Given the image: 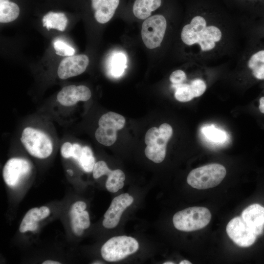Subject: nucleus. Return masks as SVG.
<instances>
[{
  "label": "nucleus",
  "instance_id": "4468645a",
  "mask_svg": "<svg viewBox=\"0 0 264 264\" xmlns=\"http://www.w3.org/2000/svg\"><path fill=\"white\" fill-rule=\"evenodd\" d=\"M91 93L87 87L84 85H69L64 87L58 93L57 99L62 105L71 106L79 101L89 100Z\"/></svg>",
  "mask_w": 264,
  "mask_h": 264
},
{
  "label": "nucleus",
  "instance_id": "9b49d317",
  "mask_svg": "<svg viewBox=\"0 0 264 264\" xmlns=\"http://www.w3.org/2000/svg\"><path fill=\"white\" fill-rule=\"evenodd\" d=\"M103 175H107L106 187L110 192L115 193L123 188L124 185L125 175L120 169L111 170L106 162L99 161L95 163L93 170V176L97 179Z\"/></svg>",
  "mask_w": 264,
  "mask_h": 264
},
{
  "label": "nucleus",
  "instance_id": "f704fd0d",
  "mask_svg": "<svg viewBox=\"0 0 264 264\" xmlns=\"http://www.w3.org/2000/svg\"><path fill=\"white\" fill-rule=\"evenodd\" d=\"M42 264H60L61 263L57 261H54L52 260H46V261H44Z\"/></svg>",
  "mask_w": 264,
  "mask_h": 264
},
{
  "label": "nucleus",
  "instance_id": "0eeeda50",
  "mask_svg": "<svg viewBox=\"0 0 264 264\" xmlns=\"http://www.w3.org/2000/svg\"><path fill=\"white\" fill-rule=\"evenodd\" d=\"M125 123V118L118 113L110 111L103 114L95 133L96 140L104 146H111L116 140L117 131L122 129Z\"/></svg>",
  "mask_w": 264,
  "mask_h": 264
},
{
  "label": "nucleus",
  "instance_id": "423d86ee",
  "mask_svg": "<svg viewBox=\"0 0 264 264\" xmlns=\"http://www.w3.org/2000/svg\"><path fill=\"white\" fill-rule=\"evenodd\" d=\"M21 142L31 155L38 158H45L50 155L53 150L52 143L44 132L26 127L22 131Z\"/></svg>",
  "mask_w": 264,
  "mask_h": 264
},
{
  "label": "nucleus",
  "instance_id": "f257e3e1",
  "mask_svg": "<svg viewBox=\"0 0 264 264\" xmlns=\"http://www.w3.org/2000/svg\"><path fill=\"white\" fill-rule=\"evenodd\" d=\"M221 32L216 26H206L205 20L198 16L193 18L190 23L185 25L182 28L181 38L187 45L198 44L202 51L212 49L215 46V42L221 38Z\"/></svg>",
  "mask_w": 264,
  "mask_h": 264
},
{
  "label": "nucleus",
  "instance_id": "c85d7f7f",
  "mask_svg": "<svg viewBox=\"0 0 264 264\" xmlns=\"http://www.w3.org/2000/svg\"><path fill=\"white\" fill-rule=\"evenodd\" d=\"M186 79V74L180 69L174 71L170 76V80L174 84L182 83Z\"/></svg>",
  "mask_w": 264,
  "mask_h": 264
},
{
  "label": "nucleus",
  "instance_id": "c756f323",
  "mask_svg": "<svg viewBox=\"0 0 264 264\" xmlns=\"http://www.w3.org/2000/svg\"><path fill=\"white\" fill-rule=\"evenodd\" d=\"M86 207L87 205L85 202L82 201H76L72 205L69 213L81 214L85 210Z\"/></svg>",
  "mask_w": 264,
  "mask_h": 264
},
{
  "label": "nucleus",
  "instance_id": "dca6fc26",
  "mask_svg": "<svg viewBox=\"0 0 264 264\" xmlns=\"http://www.w3.org/2000/svg\"><path fill=\"white\" fill-rule=\"evenodd\" d=\"M119 0H91L94 18L98 22L105 23L113 16Z\"/></svg>",
  "mask_w": 264,
  "mask_h": 264
},
{
  "label": "nucleus",
  "instance_id": "7ed1b4c3",
  "mask_svg": "<svg viewBox=\"0 0 264 264\" xmlns=\"http://www.w3.org/2000/svg\"><path fill=\"white\" fill-rule=\"evenodd\" d=\"M226 174L225 167L218 163L209 164L192 170L187 182L192 187L203 190L218 185Z\"/></svg>",
  "mask_w": 264,
  "mask_h": 264
},
{
  "label": "nucleus",
  "instance_id": "39448f33",
  "mask_svg": "<svg viewBox=\"0 0 264 264\" xmlns=\"http://www.w3.org/2000/svg\"><path fill=\"white\" fill-rule=\"evenodd\" d=\"M138 248L139 244L135 239L127 236H115L104 244L101 253L105 261L113 262L134 253Z\"/></svg>",
  "mask_w": 264,
  "mask_h": 264
},
{
  "label": "nucleus",
  "instance_id": "7c9ffc66",
  "mask_svg": "<svg viewBox=\"0 0 264 264\" xmlns=\"http://www.w3.org/2000/svg\"><path fill=\"white\" fill-rule=\"evenodd\" d=\"M72 151V144L70 142L64 143L61 147V153L62 156L67 158L71 157Z\"/></svg>",
  "mask_w": 264,
  "mask_h": 264
},
{
  "label": "nucleus",
  "instance_id": "f03ea898",
  "mask_svg": "<svg viewBox=\"0 0 264 264\" xmlns=\"http://www.w3.org/2000/svg\"><path fill=\"white\" fill-rule=\"evenodd\" d=\"M173 134V129L167 123L161 124L159 128L152 127L147 132L145 142L146 157L154 163L162 162L166 156V146Z\"/></svg>",
  "mask_w": 264,
  "mask_h": 264
},
{
  "label": "nucleus",
  "instance_id": "5701e85b",
  "mask_svg": "<svg viewBox=\"0 0 264 264\" xmlns=\"http://www.w3.org/2000/svg\"><path fill=\"white\" fill-rule=\"evenodd\" d=\"M70 224L73 232L80 233L82 230L88 228L90 224L89 216L87 211L84 210L79 214L69 213Z\"/></svg>",
  "mask_w": 264,
  "mask_h": 264
},
{
  "label": "nucleus",
  "instance_id": "f3484780",
  "mask_svg": "<svg viewBox=\"0 0 264 264\" xmlns=\"http://www.w3.org/2000/svg\"><path fill=\"white\" fill-rule=\"evenodd\" d=\"M161 0H135L132 12L134 15L139 19H146L151 13L159 8Z\"/></svg>",
  "mask_w": 264,
  "mask_h": 264
},
{
  "label": "nucleus",
  "instance_id": "e433bc0d",
  "mask_svg": "<svg viewBox=\"0 0 264 264\" xmlns=\"http://www.w3.org/2000/svg\"><path fill=\"white\" fill-rule=\"evenodd\" d=\"M67 172L69 174V175L70 176H72L73 174V171L69 169V170H67Z\"/></svg>",
  "mask_w": 264,
  "mask_h": 264
},
{
  "label": "nucleus",
  "instance_id": "6e6552de",
  "mask_svg": "<svg viewBox=\"0 0 264 264\" xmlns=\"http://www.w3.org/2000/svg\"><path fill=\"white\" fill-rule=\"evenodd\" d=\"M167 27L165 17L155 15L147 18L142 23L141 37L146 46L154 49L160 45Z\"/></svg>",
  "mask_w": 264,
  "mask_h": 264
},
{
  "label": "nucleus",
  "instance_id": "a211bd4d",
  "mask_svg": "<svg viewBox=\"0 0 264 264\" xmlns=\"http://www.w3.org/2000/svg\"><path fill=\"white\" fill-rule=\"evenodd\" d=\"M42 22L43 26L48 30L52 28L64 31L67 26L68 20L63 13L49 12L44 16Z\"/></svg>",
  "mask_w": 264,
  "mask_h": 264
},
{
  "label": "nucleus",
  "instance_id": "72a5a7b5",
  "mask_svg": "<svg viewBox=\"0 0 264 264\" xmlns=\"http://www.w3.org/2000/svg\"><path fill=\"white\" fill-rule=\"evenodd\" d=\"M259 101V110L262 113H264V97H261Z\"/></svg>",
  "mask_w": 264,
  "mask_h": 264
},
{
  "label": "nucleus",
  "instance_id": "58836bf2",
  "mask_svg": "<svg viewBox=\"0 0 264 264\" xmlns=\"http://www.w3.org/2000/svg\"><path fill=\"white\" fill-rule=\"evenodd\" d=\"M93 264H103V263H101V262H95V263H93Z\"/></svg>",
  "mask_w": 264,
  "mask_h": 264
},
{
  "label": "nucleus",
  "instance_id": "393cba45",
  "mask_svg": "<svg viewBox=\"0 0 264 264\" xmlns=\"http://www.w3.org/2000/svg\"><path fill=\"white\" fill-rule=\"evenodd\" d=\"M80 166L86 172L93 171L95 162L91 149L87 146L82 147L80 155L77 160Z\"/></svg>",
  "mask_w": 264,
  "mask_h": 264
},
{
  "label": "nucleus",
  "instance_id": "412c9836",
  "mask_svg": "<svg viewBox=\"0 0 264 264\" xmlns=\"http://www.w3.org/2000/svg\"><path fill=\"white\" fill-rule=\"evenodd\" d=\"M127 57L121 51L114 52L109 63V70L111 75L118 77L122 75L127 67Z\"/></svg>",
  "mask_w": 264,
  "mask_h": 264
},
{
  "label": "nucleus",
  "instance_id": "f8f14e48",
  "mask_svg": "<svg viewBox=\"0 0 264 264\" xmlns=\"http://www.w3.org/2000/svg\"><path fill=\"white\" fill-rule=\"evenodd\" d=\"M88 63V57L84 54L67 56L61 62L58 75L63 80L79 75L86 70Z\"/></svg>",
  "mask_w": 264,
  "mask_h": 264
},
{
  "label": "nucleus",
  "instance_id": "aec40b11",
  "mask_svg": "<svg viewBox=\"0 0 264 264\" xmlns=\"http://www.w3.org/2000/svg\"><path fill=\"white\" fill-rule=\"evenodd\" d=\"M42 220L39 208H31L26 213L21 222L19 228L20 232L35 231L38 227V222Z\"/></svg>",
  "mask_w": 264,
  "mask_h": 264
},
{
  "label": "nucleus",
  "instance_id": "ddd939ff",
  "mask_svg": "<svg viewBox=\"0 0 264 264\" xmlns=\"http://www.w3.org/2000/svg\"><path fill=\"white\" fill-rule=\"evenodd\" d=\"M31 170L29 162L23 158H12L5 163L2 176L6 184L11 187L16 186L20 178L28 173Z\"/></svg>",
  "mask_w": 264,
  "mask_h": 264
},
{
  "label": "nucleus",
  "instance_id": "cd10ccee",
  "mask_svg": "<svg viewBox=\"0 0 264 264\" xmlns=\"http://www.w3.org/2000/svg\"><path fill=\"white\" fill-rule=\"evenodd\" d=\"M195 97L201 96L205 92L206 85L204 82L200 79L193 80L190 84Z\"/></svg>",
  "mask_w": 264,
  "mask_h": 264
},
{
  "label": "nucleus",
  "instance_id": "a878e982",
  "mask_svg": "<svg viewBox=\"0 0 264 264\" xmlns=\"http://www.w3.org/2000/svg\"><path fill=\"white\" fill-rule=\"evenodd\" d=\"M172 86L176 89L175 97L177 101L186 102L191 101L195 97L190 84H173Z\"/></svg>",
  "mask_w": 264,
  "mask_h": 264
},
{
  "label": "nucleus",
  "instance_id": "b1692460",
  "mask_svg": "<svg viewBox=\"0 0 264 264\" xmlns=\"http://www.w3.org/2000/svg\"><path fill=\"white\" fill-rule=\"evenodd\" d=\"M201 132L204 137L213 143L221 144L227 139L226 132L214 125L206 126L201 128Z\"/></svg>",
  "mask_w": 264,
  "mask_h": 264
},
{
  "label": "nucleus",
  "instance_id": "bb28decb",
  "mask_svg": "<svg viewBox=\"0 0 264 264\" xmlns=\"http://www.w3.org/2000/svg\"><path fill=\"white\" fill-rule=\"evenodd\" d=\"M53 47L56 53L61 56H71L75 53V49L62 41L57 40L54 42Z\"/></svg>",
  "mask_w": 264,
  "mask_h": 264
},
{
  "label": "nucleus",
  "instance_id": "20e7f679",
  "mask_svg": "<svg viewBox=\"0 0 264 264\" xmlns=\"http://www.w3.org/2000/svg\"><path fill=\"white\" fill-rule=\"evenodd\" d=\"M211 214L204 207H191L176 212L173 216L175 227L178 230L190 232L201 229L210 222Z\"/></svg>",
  "mask_w": 264,
  "mask_h": 264
},
{
  "label": "nucleus",
  "instance_id": "2f4dec72",
  "mask_svg": "<svg viewBox=\"0 0 264 264\" xmlns=\"http://www.w3.org/2000/svg\"><path fill=\"white\" fill-rule=\"evenodd\" d=\"M82 147L77 143L72 144V151L71 157L77 160L80 155Z\"/></svg>",
  "mask_w": 264,
  "mask_h": 264
},
{
  "label": "nucleus",
  "instance_id": "4c0bfd02",
  "mask_svg": "<svg viewBox=\"0 0 264 264\" xmlns=\"http://www.w3.org/2000/svg\"><path fill=\"white\" fill-rule=\"evenodd\" d=\"M175 263L172 262H166L163 264H174Z\"/></svg>",
  "mask_w": 264,
  "mask_h": 264
},
{
  "label": "nucleus",
  "instance_id": "c9c22d12",
  "mask_svg": "<svg viewBox=\"0 0 264 264\" xmlns=\"http://www.w3.org/2000/svg\"><path fill=\"white\" fill-rule=\"evenodd\" d=\"M192 263L187 260H183L179 263V264H191Z\"/></svg>",
  "mask_w": 264,
  "mask_h": 264
},
{
  "label": "nucleus",
  "instance_id": "9d476101",
  "mask_svg": "<svg viewBox=\"0 0 264 264\" xmlns=\"http://www.w3.org/2000/svg\"><path fill=\"white\" fill-rule=\"evenodd\" d=\"M133 201V198L128 193L122 194L115 197L104 215L103 226L108 229L115 227L123 212Z\"/></svg>",
  "mask_w": 264,
  "mask_h": 264
},
{
  "label": "nucleus",
  "instance_id": "473e14b6",
  "mask_svg": "<svg viewBox=\"0 0 264 264\" xmlns=\"http://www.w3.org/2000/svg\"><path fill=\"white\" fill-rule=\"evenodd\" d=\"M39 213L43 220L49 215L50 211L47 207L42 206L39 208Z\"/></svg>",
  "mask_w": 264,
  "mask_h": 264
},
{
  "label": "nucleus",
  "instance_id": "2eb2a0df",
  "mask_svg": "<svg viewBox=\"0 0 264 264\" xmlns=\"http://www.w3.org/2000/svg\"><path fill=\"white\" fill-rule=\"evenodd\" d=\"M241 217L257 236L261 235L264 228V207L259 204H253L246 208Z\"/></svg>",
  "mask_w": 264,
  "mask_h": 264
},
{
  "label": "nucleus",
  "instance_id": "1a4fd4ad",
  "mask_svg": "<svg viewBox=\"0 0 264 264\" xmlns=\"http://www.w3.org/2000/svg\"><path fill=\"white\" fill-rule=\"evenodd\" d=\"M226 232L230 238L240 247H248L257 238L254 229L249 226L242 217L232 219L227 224Z\"/></svg>",
  "mask_w": 264,
  "mask_h": 264
},
{
  "label": "nucleus",
  "instance_id": "4be33fe9",
  "mask_svg": "<svg viewBox=\"0 0 264 264\" xmlns=\"http://www.w3.org/2000/svg\"><path fill=\"white\" fill-rule=\"evenodd\" d=\"M248 66L257 79H264V50L254 54L249 59Z\"/></svg>",
  "mask_w": 264,
  "mask_h": 264
},
{
  "label": "nucleus",
  "instance_id": "6ab92c4d",
  "mask_svg": "<svg viewBox=\"0 0 264 264\" xmlns=\"http://www.w3.org/2000/svg\"><path fill=\"white\" fill-rule=\"evenodd\" d=\"M20 14L19 6L8 0H0V22L7 23L15 20Z\"/></svg>",
  "mask_w": 264,
  "mask_h": 264
}]
</instances>
